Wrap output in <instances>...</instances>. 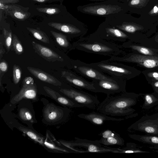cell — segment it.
Instances as JSON below:
<instances>
[{"mask_svg": "<svg viewBox=\"0 0 158 158\" xmlns=\"http://www.w3.org/2000/svg\"><path fill=\"white\" fill-rule=\"evenodd\" d=\"M138 95L126 92L115 96H107L96 109L100 113L112 116H126L135 110L131 107L135 105Z\"/></svg>", "mask_w": 158, "mask_h": 158, "instance_id": "1", "label": "cell"}, {"mask_svg": "<svg viewBox=\"0 0 158 158\" xmlns=\"http://www.w3.org/2000/svg\"><path fill=\"white\" fill-rule=\"evenodd\" d=\"M74 50L105 56H117L122 52L118 45L96 37L92 34L73 43Z\"/></svg>", "mask_w": 158, "mask_h": 158, "instance_id": "2", "label": "cell"}, {"mask_svg": "<svg viewBox=\"0 0 158 158\" xmlns=\"http://www.w3.org/2000/svg\"><path fill=\"white\" fill-rule=\"evenodd\" d=\"M123 5L117 0H107L79 6L77 9L84 14L106 17L123 13Z\"/></svg>", "mask_w": 158, "mask_h": 158, "instance_id": "3", "label": "cell"}, {"mask_svg": "<svg viewBox=\"0 0 158 158\" xmlns=\"http://www.w3.org/2000/svg\"><path fill=\"white\" fill-rule=\"evenodd\" d=\"M65 147L73 151L75 153L87 152L119 153V148L103 146L99 140H91L75 137L71 141H60Z\"/></svg>", "mask_w": 158, "mask_h": 158, "instance_id": "4", "label": "cell"}, {"mask_svg": "<svg viewBox=\"0 0 158 158\" xmlns=\"http://www.w3.org/2000/svg\"><path fill=\"white\" fill-rule=\"evenodd\" d=\"M92 67L113 77L124 80L128 78L132 72L127 66L109 59L89 64Z\"/></svg>", "mask_w": 158, "mask_h": 158, "instance_id": "5", "label": "cell"}, {"mask_svg": "<svg viewBox=\"0 0 158 158\" xmlns=\"http://www.w3.org/2000/svg\"><path fill=\"white\" fill-rule=\"evenodd\" d=\"M60 91L65 97L83 107L95 110L100 103L96 95L73 87L61 88Z\"/></svg>", "mask_w": 158, "mask_h": 158, "instance_id": "6", "label": "cell"}, {"mask_svg": "<svg viewBox=\"0 0 158 158\" xmlns=\"http://www.w3.org/2000/svg\"><path fill=\"white\" fill-rule=\"evenodd\" d=\"M48 25L67 34L70 38H80L88 31L86 24L75 18L71 22L65 23L50 22Z\"/></svg>", "mask_w": 158, "mask_h": 158, "instance_id": "7", "label": "cell"}, {"mask_svg": "<svg viewBox=\"0 0 158 158\" xmlns=\"http://www.w3.org/2000/svg\"><path fill=\"white\" fill-rule=\"evenodd\" d=\"M70 68L75 72L92 80H107L115 81L118 79L105 73L91 67L89 64L79 60L71 61Z\"/></svg>", "mask_w": 158, "mask_h": 158, "instance_id": "8", "label": "cell"}, {"mask_svg": "<svg viewBox=\"0 0 158 158\" xmlns=\"http://www.w3.org/2000/svg\"><path fill=\"white\" fill-rule=\"evenodd\" d=\"M92 34L98 38L109 41H123L129 37L123 31L105 21Z\"/></svg>", "mask_w": 158, "mask_h": 158, "instance_id": "9", "label": "cell"}, {"mask_svg": "<svg viewBox=\"0 0 158 158\" xmlns=\"http://www.w3.org/2000/svg\"><path fill=\"white\" fill-rule=\"evenodd\" d=\"M92 82L98 93H103L107 96L126 92L125 84L123 80H93Z\"/></svg>", "mask_w": 158, "mask_h": 158, "instance_id": "10", "label": "cell"}, {"mask_svg": "<svg viewBox=\"0 0 158 158\" xmlns=\"http://www.w3.org/2000/svg\"><path fill=\"white\" fill-rule=\"evenodd\" d=\"M128 130L158 136V120L154 115L143 116L128 127Z\"/></svg>", "mask_w": 158, "mask_h": 158, "instance_id": "11", "label": "cell"}, {"mask_svg": "<svg viewBox=\"0 0 158 158\" xmlns=\"http://www.w3.org/2000/svg\"><path fill=\"white\" fill-rule=\"evenodd\" d=\"M111 61L135 63L148 68H152L158 66V56L131 54L121 57H110L109 59Z\"/></svg>", "mask_w": 158, "mask_h": 158, "instance_id": "12", "label": "cell"}, {"mask_svg": "<svg viewBox=\"0 0 158 158\" xmlns=\"http://www.w3.org/2000/svg\"><path fill=\"white\" fill-rule=\"evenodd\" d=\"M61 77L74 88L98 93L92 81L86 80L75 72L68 70H64L61 72Z\"/></svg>", "mask_w": 158, "mask_h": 158, "instance_id": "13", "label": "cell"}, {"mask_svg": "<svg viewBox=\"0 0 158 158\" xmlns=\"http://www.w3.org/2000/svg\"><path fill=\"white\" fill-rule=\"evenodd\" d=\"M37 86L32 77H25L22 81V87L19 92L12 99V104L15 103L22 99H35L37 94Z\"/></svg>", "mask_w": 158, "mask_h": 158, "instance_id": "14", "label": "cell"}, {"mask_svg": "<svg viewBox=\"0 0 158 158\" xmlns=\"http://www.w3.org/2000/svg\"><path fill=\"white\" fill-rule=\"evenodd\" d=\"M31 44L35 52L46 60L49 62H63L65 61L62 56L50 48L34 41Z\"/></svg>", "mask_w": 158, "mask_h": 158, "instance_id": "15", "label": "cell"}, {"mask_svg": "<svg viewBox=\"0 0 158 158\" xmlns=\"http://www.w3.org/2000/svg\"><path fill=\"white\" fill-rule=\"evenodd\" d=\"M80 118L87 120L93 124L101 125L105 121H120L125 119L124 118H116L108 116L98 112L92 111L88 114H81L77 115Z\"/></svg>", "mask_w": 158, "mask_h": 158, "instance_id": "16", "label": "cell"}, {"mask_svg": "<svg viewBox=\"0 0 158 158\" xmlns=\"http://www.w3.org/2000/svg\"><path fill=\"white\" fill-rule=\"evenodd\" d=\"M99 134L101 136L99 140L100 143L103 145L123 146L124 145V139L114 131L106 130L101 132Z\"/></svg>", "mask_w": 158, "mask_h": 158, "instance_id": "17", "label": "cell"}, {"mask_svg": "<svg viewBox=\"0 0 158 158\" xmlns=\"http://www.w3.org/2000/svg\"><path fill=\"white\" fill-rule=\"evenodd\" d=\"M69 112V110H64L63 109L57 108L52 104H49L44 109V116L47 121L53 122L67 116Z\"/></svg>", "mask_w": 158, "mask_h": 158, "instance_id": "18", "label": "cell"}, {"mask_svg": "<svg viewBox=\"0 0 158 158\" xmlns=\"http://www.w3.org/2000/svg\"><path fill=\"white\" fill-rule=\"evenodd\" d=\"M0 8L17 20H25L30 15V13L24 11L19 6L16 5H6L0 2Z\"/></svg>", "mask_w": 158, "mask_h": 158, "instance_id": "19", "label": "cell"}, {"mask_svg": "<svg viewBox=\"0 0 158 158\" xmlns=\"http://www.w3.org/2000/svg\"><path fill=\"white\" fill-rule=\"evenodd\" d=\"M27 69L35 77L41 81L56 86L62 85V83L56 77L40 69L31 67H27Z\"/></svg>", "mask_w": 158, "mask_h": 158, "instance_id": "20", "label": "cell"}, {"mask_svg": "<svg viewBox=\"0 0 158 158\" xmlns=\"http://www.w3.org/2000/svg\"><path fill=\"white\" fill-rule=\"evenodd\" d=\"M43 88L48 94L61 104L71 108L83 107L81 105L74 102L66 97L62 96L48 87L44 86Z\"/></svg>", "mask_w": 158, "mask_h": 158, "instance_id": "21", "label": "cell"}, {"mask_svg": "<svg viewBox=\"0 0 158 158\" xmlns=\"http://www.w3.org/2000/svg\"><path fill=\"white\" fill-rule=\"evenodd\" d=\"M128 135L132 139L143 143L151 145L152 146H158V136L148 134L145 135L129 134Z\"/></svg>", "mask_w": 158, "mask_h": 158, "instance_id": "22", "label": "cell"}, {"mask_svg": "<svg viewBox=\"0 0 158 158\" xmlns=\"http://www.w3.org/2000/svg\"><path fill=\"white\" fill-rule=\"evenodd\" d=\"M50 32L60 46L67 51L74 50L73 43L70 42L68 37L66 35L53 31H51Z\"/></svg>", "mask_w": 158, "mask_h": 158, "instance_id": "23", "label": "cell"}, {"mask_svg": "<svg viewBox=\"0 0 158 158\" xmlns=\"http://www.w3.org/2000/svg\"><path fill=\"white\" fill-rule=\"evenodd\" d=\"M144 102L142 108L149 109L158 105V94H143Z\"/></svg>", "mask_w": 158, "mask_h": 158, "instance_id": "24", "label": "cell"}, {"mask_svg": "<svg viewBox=\"0 0 158 158\" xmlns=\"http://www.w3.org/2000/svg\"><path fill=\"white\" fill-rule=\"evenodd\" d=\"M27 28L36 39L44 43L49 44V39L48 35L44 31L39 28L35 29L28 27Z\"/></svg>", "mask_w": 158, "mask_h": 158, "instance_id": "25", "label": "cell"}, {"mask_svg": "<svg viewBox=\"0 0 158 158\" xmlns=\"http://www.w3.org/2000/svg\"><path fill=\"white\" fill-rule=\"evenodd\" d=\"M120 153H150L148 151L142 150L138 147L134 143H128L126 146L123 148H118Z\"/></svg>", "mask_w": 158, "mask_h": 158, "instance_id": "26", "label": "cell"}, {"mask_svg": "<svg viewBox=\"0 0 158 158\" xmlns=\"http://www.w3.org/2000/svg\"><path fill=\"white\" fill-rule=\"evenodd\" d=\"M19 129L30 138L40 144L44 146V140L43 138L33 131L22 127H19Z\"/></svg>", "mask_w": 158, "mask_h": 158, "instance_id": "27", "label": "cell"}, {"mask_svg": "<svg viewBox=\"0 0 158 158\" xmlns=\"http://www.w3.org/2000/svg\"><path fill=\"white\" fill-rule=\"evenodd\" d=\"M44 146L47 148L52 150L58 151L60 152L64 153L72 152H74L71 150H68L62 148L60 147L59 145H57L54 142L51 141L48 136H47L46 139L44 140Z\"/></svg>", "mask_w": 158, "mask_h": 158, "instance_id": "28", "label": "cell"}, {"mask_svg": "<svg viewBox=\"0 0 158 158\" xmlns=\"http://www.w3.org/2000/svg\"><path fill=\"white\" fill-rule=\"evenodd\" d=\"M122 46L125 48H129L144 55L152 56L154 55L153 52L151 50L143 47L134 45H129L126 43L123 44L122 45Z\"/></svg>", "mask_w": 158, "mask_h": 158, "instance_id": "29", "label": "cell"}, {"mask_svg": "<svg viewBox=\"0 0 158 158\" xmlns=\"http://www.w3.org/2000/svg\"><path fill=\"white\" fill-rule=\"evenodd\" d=\"M11 48L18 55H20L23 52V46L17 36L15 34L13 36Z\"/></svg>", "mask_w": 158, "mask_h": 158, "instance_id": "30", "label": "cell"}, {"mask_svg": "<svg viewBox=\"0 0 158 158\" xmlns=\"http://www.w3.org/2000/svg\"><path fill=\"white\" fill-rule=\"evenodd\" d=\"M5 46L7 52H9L12 47V34L11 31H9L5 28L3 30Z\"/></svg>", "mask_w": 158, "mask_h": 158, "instance_id": "31", "label": "cell"}, {"mask_svg": "<svg viewBox=\"0 0 158 158\" xmlns=\"http://www.w3.org/2000/svg\"><path fill=\"white\" fill-rule=\"evenodd\" d=\"M149 0H130L127 3L130 7L141 8L146 6Z\"/></svg>", "mask_w": 158, "mask_h": 158, "instance_id": "32", "label": "cell"}, {"mask_svg": "<svg viewBox=\"0 0 158 158\" xmlns=\"http://www.w3.org/2000/svg\"><path fill=\"white\" fill-rule=\"evenodd\" d=\"M21 69L19 65L14 64L13 69V77L15 84H17L20 81L22 76Z\"/></svg>", "mask_w": 158, "mask_h": 158, "instance_id": "33", "label": "cell"}, {"mask_svg": "<svg viewBox=\"0 0 158 158\" xmlns=\"http://www.w3.org/2000/svg\"><path fill=\"white\" fill-rule=\"evenodd\" d=\"M36 9L39 12L51 15L56 14L60 12V9L53 7H37Z\"/></svg>", "mask_w": 158, "mask_h": 158, "instance_id": "34", "label": "cell"}, {"mask_svg": "<svg viewBox=\"0 0 158 158\" xmlns=\"http://www.w3.org/2000/svg\"><path fill=\"white\" fill-rule=\"evenodd\" d=\"M19 114L20 117L24 121H31L32 115L30 111L25 108L21 109L19 111Z\"/></svg>", "mask_w": 158, "mask_h": 158, "instance_id": "35", "label": "cell"}, {"mask_svg": "<svg viewBox=\"0 0 158 158\" xmlns=\"http://www.w3.org/2000/svg\"><path fill=\"white\" fill-rule=\"evenodd\" d=\"M0 62V78H2L4 74L8 70V65L4 59H1Z\"/></svg>", "mask_w": 158, "mask_h": 158, "instance_id": "36", "label": "cell"}, {"mask_svg": "<svg viewBox=\"0 0 158 158\" xmlns=\"http://www.w3.org/2000/svg\"><path fill=\"white\" fill-rule=\"evenodd\" d=\"M149 14L150 15L152 16L158 15V5L155 6L149 12Z\"/></svg>", "mask_w": 158, "mask_h": 158, "instance_id": "37", "label": "cell"}, {"mask_svg": "<svg viewBox=\"0 0 158 158\" xmlns=\"http://www.w3.org/2000/svg\"><path fill=\"white\" fill-rule=\"evenodd\" d=\"M19 0H0V2L4 4H14L18 2Z\"/></svg>", "mask_w": 158, "mask_h": 158, "instance_id": "38", "label": "cell"}, {"mask_svg": "<svg viewBox=\"0 0 158 158\" xmlns=\"http://www.w3.org/2000/svg\"><path fill=\"white\" fill-rule=\"evenodd\" d=\"M148 76L158 81V73L157 72H153L150 73L148 74Z\"/></svg>", "mask_w": 158, "mask_h": 158, "instance_id": "39", "label": "cell"}, {"mask_svg": "<svg viewBox=\"0 0 158 158\" xmlns=\"http://www.w3.org/2000/svg\"><path fill=\"white\" fill-rule=\"evenodd\" d=\"M2 43L0 42V60H1L2 58V57L3 54L5 53V50L3 47Z\"/></svg>", "mask_w": 158, "mask_h": 158, "instance_id": "40", "label": "cell"}, {"mask_svg": "<svg viewBox=\"0 0 158 158\" xmlns=\"http://www.w3.org/2000/svg\"><path fill=\"white\" fill-rule=\"evenodd\" d=\"M152 85L155 92L158 94V81L153 82Z\"/></svg>", "mask_w": 158, "mask_h": 158, "instance_id": "41", "label": "cell"}, {"mask_svg": "<svg viewBox=\"0 0 158 158\" xmlns=\"http://www.w3.org/2000/svg\"><path fill=\"white\" fill-rule=\"evenodd\" d=\"M151 149H156L154 152H158V146H152L149 147Z\"/></svg>", "mask_w": 158, "mask_h": 158, "instance_id": "42", "label": "cell"}, {"mask_svg": "<svg viewBox=\"0 0 158 158\" xmlns=\"http://www.w3.org/2000/svg\"><path fill=\"white\" fill-rule=\"evenodd\" d=\"M33 1H34L39 2H41V3H43V2H47L48 1H49L50 0H31Z\"/></svg>", "mask_w": 158, "mask_h": 158, "instance_id": "43", "label": "cell"}, {"mask_svg": "<svg viewBox=\"0 0 158 158\" xmlns=\"http://www.w3.org/2000/svg\"><path fill=\"white\" fill-rule=\"evenodd\" d=\"M89 0L91 1H94V2H101V1H103L107 0Z\"/></svg>", "mask_w": 158, "mask_h": 158, "instance_id": "44", "label": "cell"}, {"mask_svg": "<svg viewBox=\"0 0 158 158\" xmlns=\"http://www.w3.org/2000/svg\"><path fill=\"white\" fill-rule=\"evenodd\" d=\"M154 115L156 119L158 120V113L154 114Z\"/></svg>", "mask_w": 158, "mask_h": 158, "instance_id": "45", "label": "cell"}]
</instances>
